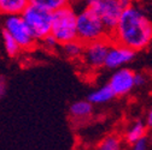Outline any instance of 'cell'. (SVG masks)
<instances>
[{
	"label": "cell",
	"mask_w": 152,
	"mask_h": 150,
	"mask_svg": "<svg viewBox=\"0 0 152 150\" xmlns=\"http://www.w3.org/2000/svg\"><path fill=\"white\" fill-rule=\"evenodd\" d=\"M109 39L140 52L152 43V19L140 6L133 4L123 10Z\"/></svg>",
	"instance_id": "6da1fadb"
},
{
	"label": "cell",
	"mask_w": 152,
	"mask_h": 150,
	"mask_svg": "<svg viewBox=\"0 0 152 150\" xmlns=\"http://www.w3.org/2000/svg\"><path fill=\"white\" fill-rule=\"evenodd\" d=\"M106 37H109L107 30L91 7L86 5V7L76 13V39L81 43L86 45Z\"/></svg>",
	"instance_id": "7a4b0ae2"
},
{
	"label": "cell",
	"mask_w": 152,
	"mask_h": 150,
	"mask_svg": "<svg viewBox=\"0 0 152 150\" xmlns=\"http://www.w3.org/2000/svg\"><path fill=\"white\" fill-rule=\"evenodd\" d=\"M76 10L68 5L52 12L51 35L59 46L76 39Z\"/></svg>",
	"instance_id": "3957f363"
},
{
	"label": "cell",
	"mask_w": 152,
	"mask_h": 150,
	"mask_svg": "<svg viewBox=\"0 0 152 150\" xmlns=\"http://www.w3.org/2000/svg\"><path fill=\"white\" fill-rule=\"evenodd\" d=\"M21 16L37 43L51 34L52 12H48L36 5L29 4L21 13Z\"/></svg>",
	"instance_id": "277c9868"
},
{
	"label": "cell",
	"mask_w": 152,
	"mask_h": 150,
	"mask_svg": "<svg viewBox=\"0 0 152 150\" xmlns=\"http://www.w3.org/2000/svg\"><path fill=\"white\" fill-rule=\"evenodd\" d=\"M1 29L12 36L22 50H31L37 46V41L34 39L21 14L3 16Z\"/></svg>",
	"instance_id": "5b68a950"
},
{
	"label": "cell",
	"mask_w": 152,
	"mask_h": 150,
	"mask_svg": "<svg viewBox=\"0 0 152 150\" xmlns=\"http://www.w3.org/2000/svg\"><path fill=\"white\" fill-rule=\"evenodd\" d=\"M87 6L91 7L98 14L109 35L115 29L123 10H126L123 5L120 3V0H109V1L87 0Z\"/></svg>",
	"instance_id": "8992f818"
},
{
	"label": "cell",
	"mask_w": 152,
	"mask_h": 150,
	"mask_svg": "<svg viewBox=\"0 0 152 150\" xmlns=\"http://www.w3.org/2000/svg\"><path fill=\"white\" fill-rule=\"evenodd\" d=\"M110 43L111 41L109 37L86 43L83 46V52L80 58L83 61L85 66L92 71L103 69Z\"/></svg>",
	"instance_id": "52a82bcc"
},
{
	"label": "cell",
	"mask_w": 152,
	"mask_h": 150,
	"mask_svg": "<svg viewBox=\"0 0 152 150\" xmlns=\"http://www.w3.org/2000/svg\"><path fill=\"white\" fill-rule=\"evenodd\" d=\"M135 55H137L135 50H133L123 45L111 42L106 53L104 67L109 70H117L124 67L135 59Z\"/></svg>",
	"instance_id": "ba28073f"
},
{
	"label": "cell",
	"mask_w": 152,
	"mask_h": 150,
	"mask_svg": "<svg viewBox=\"0 0 152 150\" xmlns=\"http://www.w3.org/2000/svg\"><path fill=\"white\" fill-rule=\"evenodd\" d=\"M107 84L115 94V96H126L135 88L134 71L127 66L117 69L111 74Z\"/></svg>",
	"instance_id": "9c48e42d"
},
{
	"label": "cell",
	"mask_w": 152,
	"mask_h": 150,
	"mask_svg": "<svg viewBox=\"0 0 152 150\" xmlns=\"http://www.w3.org/2000/svg\"><path fill=\"white\" fill-rule=\"evenodd\" d=\"M147 125L142 120H134L126 130L124 132V139L128 144H134L142 138H146L147 135Z\"/></svg>",
	"instance_id": "30bf717a"
},
{
	"label": "cell",
	"mask_w": 152,
	"mask_h": 150,
	"mask_svg": "<svg viewBox=\"0 0 152 150\" xmlns=\"http://www.w3.org/2000/svg\"><path fill=\"white\" fill-rule=\"evenodd\" d=\"M93 105L88 100L75 101L69 107V114L75 120H85L93 114Z\"/></svg>",
	"instance_id": "8fae6325"
},
{
	"label": "cell",
	"mask_w": 152,
	"mask_h": 150,
	"mask_svg": "<svg viewBox=\"0 0 152 150\" xmlns=\"http://www.w3.org/2000/svg\"><path fill=\"white\" fill-rule=\"evenodd\" d=\"M115 97H116L115 94H113V91L109 87V84H105V85H102V87H99L97 89L92 90L88 94L87 100L94 106V105L107 103V102H110L111 100H113Z\"/></svg>",
	"instance_id": "7c38bea8"
},
{
	"label": "cell",
	"mask_w": 152,
	"mask_h": 150,
	"mask_svg": "<svg viewBox=\"0 0 152 150\" xmlns=\"http://www.w3.org/2000/svg\"><path fill=\"white\" fill-rule=\"evenodd\" d=\"M30 4V0H0V14H21Z\"/></svg>",
	"instance_id": "4fadbf2b"
},
{
	"label": "cell",
	"mask_w": 152,
	"mask_h": 150,
	"mask_svg": "<svg viewBox=\"0 0 152 150\" xmlns=\"http://www.w3.org/2000/svg\"><path fill=\"white\" fill-rule=\"evenodd\" d=\"M0 36H1V42L4 46V50L10 58H17L18 55L23 52L21 49V47L18 46V43L12 39V36L10 34H7L5 30L1 29Z\"/></svg>",
	"instance_id": "5bb4252c"
},
{
	"label": "cell",
	"mask_w": 152,
	"mask_h": 150,
	"mask_svg": "<svg viewBox=\"0 0 152 150\" xmlns=\"http://www.w3.org/2000/svg\"><path fill=\"white\" fill-rule=\"evenodd\" d=\"M72 0H30V4L39 6L48 12H54L62 7L71 5Z\"/></svg>",
	"instance_id": "9a60e30c"
},
{
	"label": "cell",
	"mask_w": 152,
	"mask_h": 150,
	"mask_svg": "<svg viewBox=\"0 0 152 150\" xmlns=\"http://www.w3.org/2000/svg\"><path fill=\"white\" fill-rule=\"evenodd\" d=\"M83 43H81L79 40H74V41H70L68 43H64L62 45V49L64 52V54L66 55L68 58L70 59H80L81 55H82V52H83Z\"/></svg>",
	"instance_id": "2e32d148"
},
{
	"label": "cell",
	"mask_w": 152,
	"mask_h": 150,
	"mask_svg": "<svg viewBox=\"0 0 152 150\" xmlns=\"http://www.w3.org/2000/svg\"><path fill=\"white\" fill-rule=\"evenodd\" d=\"M97 150H122V139L117 135H110L98 144Z\"/></svg>",
	"instance_id": "e0dca14e"
},
{
	"label": "cell",
	"mask_w": 152,
	"mask_h": 150,
	"mask_svg": "<svg viewBox=\"0 0 152 150\" xmlns=\"http://www.w3.org/2000/svg\"><path fill=\"white\" fill-rule=\"evenodd\" d=\"M44 48H46V49H48V50H53V49H56L57 47H58L59 45H58V42H57L56 40H54V37L50 34L48 36H46L45 39H42L40 42H39Z\"/></svg>",
	"instance_id": "ac0fdd59"
},
{
	"label": "cell",
	"mask_w": 152,
	"mask_h": 150,
	"mask_svg": "<svg viewBox=\"0 0 152 150\" xmlns=\"http://www.w3.org/2000/svg\"><path fill=\"white\" fill-rule=\"evenodd\" d=\"M147 82V77L141 72H134V85L135 87H142Z\"/></svg>",
	"instance_id": "d6986e66"
},
{
	"label": "cell",
	"mask_w": 152,
	"mask_h": 150,
	"mask_svg": "<svg viewBox=\"0 0 152 150\" xmlns=\"http://www.w3.org/2000/svg\"><path fill=\"white\" fill-rule=\"evenodd\" d=\"M147 139L146 138H142L141 141L132 144V150H147Z\"/></svg>",
	"instance_id": "ffe728a7"
},
{
	"label": "cell",
	"mask_w": 152,
	"mask_h": 150,
	"mask_svg": "<svg viewBox=\"0 0 152 150\" xmlns=\"http://www.w3.org/2000/svg\"><path fill=\"white\" fill-rule=\"evenodd\" d=\"M6 88H7V82H6V78L0 76V99H1L5 92H6Z\"/></svg>",
	"instance_id": "44dd1931"
},
{
	"label": "cell",
	"mask_w": 152,
	"mask_h": 150,
	"mask_svg": "<svg viewBox=\"0 0 152 150\" xmlns=\"http://www.w3.org/2000/svg\"><path fill=\"white\" fill-rule=\"evenodd\" d=\"M146 125H147V127H150V128H152V107L150 108V110H148V113H147V115H146Z\"/></svg>",
	"instance_id": "7402d4cb"
},
{
	"label": "cell",
	"mask_w": 152,
	"mask_h": 150,
	"mask_svg": "<svg viewBox=\"0 0 152 150\" xmlns=\"http://www.w3.org/2000/svg\"><path fill=\"white\" fill-rule=\"evenodd\" d=\"M148 142L152 144V132H151V133H150V136H148Z\"/></svg>",
	"instance_id": "603a6c76"
},
{
	"label": "cell",
	"mask_w": 152,
	"mask_h": 150,
	"mask_svg": "<svg viewBox=\"0 0 152 150\" xmlns=\"http://www.w3.org/2000/svg\"><path fill=\"white\" fill-rule=\"evenodd\" d=\"M76 1H87V0H76Z\"/></svg>",
	"instance_id": "cb8c5ba5"
},
{
	"label": "cell",
	"mask_w": 152,
	"mask_h": 150,
	"mask_svg": "<svg viewBox=\"0 0 152 150\" xmlns=\"http://www.w3.org/2000/svg\"><path fill=\"white\" fill-rule=\"evenodd\" d=\"M100 1H109V0H100Z\"/></svg>",
	"instance_id": "d4e9b609"
},
{
	"label": "cell",
	"mask_w": 152,
	"mask_h": 150,
	"mask_svg": "<svg viewBox=\"0 0 152 150\" xmlns=\"http://www.w3.org/2000/svg\"><path fill=\"white\" fill-rule=\"evenodd\" d=\"M0 31H1V27H0Z\"/></svg>",
	"instance_id": "484cf974"
}]
</instances>
